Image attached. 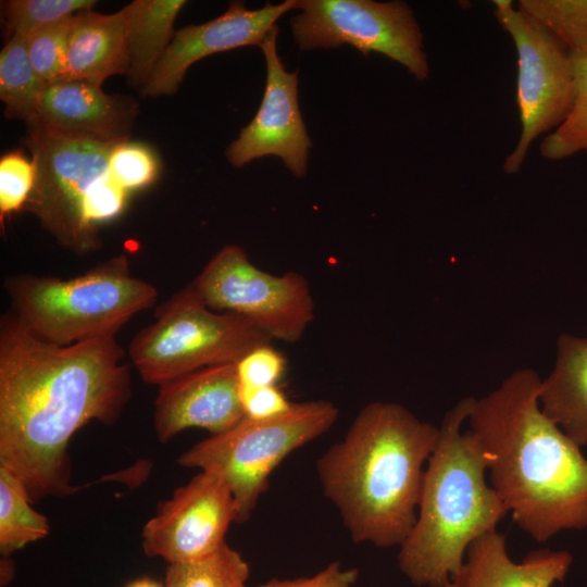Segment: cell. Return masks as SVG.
<instances>
[{
  "label": "cell",
  "mask_w": 587,
  "mask_h": 587,
  "mask_svg": "<svg viewBox=\"0 0 587 587\" xmlns=\"http://www.w3.org/2000/svg\"><path fill=\"white\" fill-rule=\"evenodd\" d=\"M115 337L59 346L7 312L0 321V465L32 503L63 498L72 485L68 445L91 421L113 425L132 397L129 366Z\"/></svg>",
  "instance_id": "obj_1"
},
{
  "label": "cell",
  "mask_w": 587,
  "mask_h": 587,
  "mask_svg": "<svg viewBox=\"0 0 587 587\" xmlns=\"http://www.w3.org/2000/svg\"><path fill=\"white\" fill-rule=\"evenodd\" d=\"M541 378L511 373L474 398L467 423L489 458L491 487L517 526L545 542L587 528V458L542 411Z\"/></svg>",
  "instance_id": "obj_2"
},
{
  "label": "cell",
  "mask_w": 587,
  "mask_h": 587,
  "mask_svg": "<svg viewBox=\"0 0 587 587\" xmlns=\"http://www.w3.org/2000/svg\"><path fill=\"white\" fill-rule=\"evenodd\" d=\"M439 428L405 407L374 401L316 460L324 496L357 544L401 546L417 516Z\"/></svg>",
  "instance_id": "obj_3"
},
{
  "label": "cell",
  "mask_w": 587,
  "mask_h": 587,
  "mask_svg": "<svg viewBox=\"0 0 587 587\" xmlns=\"http://www.w3.org/2000/svg\"><path fill=\"white\" fill-rule=\"evenodd\" d=\"M473 401L463 398L445 414L425 469L416 522L400 546L398 566L420 587H445L469 546L496 530L508 513L486 483L488 454L471 429L462 430Z\"/></svg>",
  "instance_id": "obj_4"
},
{
  "label": "cell",
  "mask_w": 587,
  "mask_h": 587,
  "mask_svg": "<svg viewBox=\"0 0 587 587\" xmlns=\"http://www.w3.org/2000/svg\"><path fill=\"white\" fill-rule=\"evenodd\" d=\"M4 287L17 320L34 335L59 346L115 337L158 297L152 284L132 275L125 255L67 279L12 275Z\"/></svg>",
  "instance_id": "obj_5"
},
{
  "label": "cell",
  "mask_w": 587,
  "mask_h": 587,
  "mask_svg": "<svg viewBox=\"0 0 587 587\" xmlns=\"http://www.w3.org/2000/svg\"><path fill=\"white\" fill-rule=\"evenodd\" d=\"M338 415L333 402L320 399L294 403L272 419L245 416L227 432L195 444L176 462L221 478L233 494L236 523H245L267 489L273 471L291 452L325 434Z\"/></svg>",
  "instance_id": "obj_6"
},
{
  "label": "cell",
  "mask_w": 587,
  "mask_h": 587,
  "mask_svg": "<svg viewBox=\"0 0 587 587\" xmlns=\"http://www.w3.org/2000/svg\"><path fill=\"white\" fill-rule=\"evenodd\" d=\"M153 316L133 337L128 354L141 379L158 386L200 369L236 364L272 341L243 319L211 310L190 284L163 301Z\"/></svg>",
  "instance_id": "obj_7"
},
{
  "label": "cell",
  "mask_w": 587,
  "mask_h": 587,
  "mask_svg": "<svg viewBox=\"0 0 587 587\" xmlns=\"http://www.w3.org/2000/svg\"><path fill=\"white\" fill-rule=\"evenodd\" d=\"M116 143L27 130L25 145L32 153L35 183L25 209L75 253L101 248L99 229L86 222L84 205L93 189L111 177L108 161Z\"/></svg>",
  "instance_id": "obj_8"
},
{
  "label": "cell",
  "mask_w": 587,
  "mask_h": 587,
  "mask_svg": "<svg viewBox=\"0 0 587 587\" xmlns=\"http://www.w3.org/2000/svg\"><path fill=\"white\" fill-rule=\"evenodd\" d=\"M190 285L211 310L235 314L272 340L299 341L314 319V300L303 275L265 272L236 245L220 249Z\"/></svg>",
  "instance_id": "obj_9"
},
{
  "label": "cell",
  "mask_w": 587,
  "mask_h": 587,
  "mask_svg": "<svg viewBox=\"0 0 587 587\" xmlns=\"http://www.w3.org/2000/svg\"><path fill=\"white\" fill-rule=\"evenodd\" d=\"M291 18L295 41L301 50L352 46L365 57L382 53L403 65L419 80L429 66L423 34L403 1L298 0Z\"/></svg>",
  "instance_id": "obj_10"
},
{
  "label": "cell",
  "mask_w": 587,
  "mask_h": 587,
  "mask_svg": "<svg viewBox=\"0 0 587 587\" xmlns=\"http://www.w3.org/2000/svg\"><path fill=\"white\" fill-rule=\"evenodd\" d=\"M495 16L511 36L517 52L516 104L520 139L503 162V172L517 173L533 141L557 128L574 100L570 52L536 20L510 0H495Z\"/></svg>",
  "instance_id": "obj_11"
},
{
  "label": "cell",
  "mask_w": 587,
  "mask_h": 587,
  "mask_svg": "<svg viewBox=\"0 0 587 587\" xmlns=\"http://www.w3.org/2000/svg\"><path fill=\"white\" fill-rule=\"evenodd\" d=\"M236 521V503L228 486L200 471L159 504L142 528V550L168 563L201 559L225 544V535Z\"/></svg>",
  "instance_id": "obj_12"
},
{
  "label": "cell",
  "mask_w": 587,
  "mask_h": 587,
  "mask_svg": "<svg viewBox=\"0 0 587 587\" xmlns=\"http://www.w3.org/2000/svg\"><path fill=\"white\" fill-rule=\"evenodd\" d=\"M278 26L275 25L262 46L266 82L261 105L236 140L226 149L235 167H242L265 155L279 157L298 178L307 173L312 147L298 104V72H287L277 53Z\"/></svg>",
  "instance_id": "obj_13"
},
{
  "label": "cell",
  "mask_w": 587,
  "mask_h": 587,
  "mask_svg": "<svg viewBox=\"0 0 587 587\" xmlns=\"http://www.w3.org/2000/svg\"><path fill=\"white\" fill-rule=\"evenodd\" d=\"M297 8L298 0L266 2L257 10L247 9L242 1H232L216 18L176 30L149 80L139 90L140 96L175 93L188 68L205 57L246 46L261 47L277 20Z\"/></svg>",
  "instance_id": "obj_14"
},
{
  "label": "cell",
  "mask_w": 587,
  "mask_h": 587,
  "mask_svg": "<svg viewBox=\"0 0 587 587\" xmlns=\"http://www.w3.org/2000/svg\"><path fill=\"white\" fill-rule=\"evenodd\" d=\"M137 112L129 97L108 95L85 80H62L46 85L26 125L52 137L120 142L129 139Z\"/></svg>",
  "instance_id": "obj_15"
},
{
  "label": "cell",
  "mask_w": 587,
  "mask_h": 587,
  "mask_svg": "<svg viewBox=\"0 0 587 587\" xmlns=\"http://www.w3.org/2000/svg\"><path fill=\"white\" fill-rule=\"evenodd\" d=\"M243 417L236 364L200 369L163 383L154 400L153 424L162 444L191 427L218 435Z\"/></svg>",
  "instance_id": "obj_16"
},
{
  "label": "cell",
  "mask_w": 587,
  "mask_h": 587,
  "mask_svg": "<svg viewBox=\"0 0 587 587\" xmlns=\"http://www.w3.org/2000/svg\"><path fill=\"white\" fill-rule=\"evenodd\" d=\"M572 560L564 550L538 549L516 563L508 553L505 535L492 530L469 546L445 587H552L563 582Z\"/></svg>",
  "instance_id": "obj_17"
},
{
  "label": "cell",
  "mask_w": 587,
  "mask_h": 587,
  "mask_svg": "<svg viewBox=\"0 0 587 587\" xmlns=\"http://www.w3.org/2000/svg\"><path fill=\"white\" fill-rule=\"evenodd\" d=\"M129 59L123 10L101 14L80 11L72 18L65 55V79L101 86L110 76L126 75Z\"/></svg>",
  "instance_id": "obj_18"
},
{
  "label": "cell",
  "mask_w": 587,
  "mask_h": 587,
  "mask_svg": "<svg viewBox=\"0 0 587 587\" xmlns=\"http://www.w3.org/2000/svg\"><path fill=\"white\" fill-rule=\"evenodd\" d=\"M540 407L566 436L587 446V337L558 338L552 371L541 379Z\"/></svg>",
  "instance_id": "obj_19"
},
{
  "label": "cell",
  "mask_w": 587,
  "mask_h": 587,
  "mask_svg": "<svg viewBox=\"0 0 587 587\" xmlns=\"http://www.w3.org/2000/svg\"><path fill=\"white\" fill-rule=\"evenodd\" d=\"M184 0H135L122 10L126 20L128 82L139 90L147 84L175 32Z\"/></svg>",
  "instance_id": "obj_20"
},
{
  "label": "cell",
  "mask_w": 587,
  "mask_h": 587,
  "mask_svg": "<svg viewBox=\"0 0 587 587\" xmlns=\"http://www.w3.org/2000/svg\"><path fill=\"white\" fill-rule=\"evenodd\" d=\"M20 478L0 465V554L10 557L49 535L48 519L32 507Z\"/></svg>",
  "instance_id": "obj_21"
},
{
  "label": "cell",
  "mask_w": 587,
  "mask_h": 587,
  "mask_svg": "<svg viewBox=\"0 0 587 587\" xmlns=\"http://www.w3.org/2000/svg\"><path fill=\"white\" fill-rule=\"evenodd\" d=\"M45 87L32 65L26 38L13 36L0 53V99L5 116L28 122Z\"/></svg>",
  "instance_id": "obj_22"
},
{
  "label": "cell",
  "mask_w": 587,
  "mask_h": 587,
  "mask_svg": "<svg viewBox=\"0 0 587 587\" xmlns=\"http://www.w3.org/2000/svg\"><path fill=\"white\" fill-rule=\"evenodd\" d=\"M250 566L226 542L201 559L168 563L164 587H247Z\"/></svg>",
  "instance_id": "obj_23"
},
{
  "label": "cell",
  "mask_w": 587,
  "mask_h": 587,
  "mask_svg": "<svg viewBox=\"0 0 587 587\" xmlns=\"http://www.w3.org/2000/svg\"><path fill=\"white\" fill-rule=\"evenodd\" d=\"M574 75V100L565 120L540 143L549 160H562L587 151V53H570Z\"/></svg>",
  "instance_id": "obj_24"
},
{
  "label": "cell",
  "mask_w": 587,
  "mask_h": 587,
  "mask_svg": "<svg viewBox=\"0 0 587 587\" xmlns=\"http://www.w3.org/2000/svg\"><path fill=\"white\" fill-rule=\"evenodd\" d=\"M517 8L549 30L570 53H587V0H521Z\"/></svg>",
  "instance_id": "obj_25"
},
{
  "label": "cell",
  "mask_w": 587,
  "mask_h": 587,
  "mask_svg": "<svg viewBox=\"0 0 587 587\" xmlns=\"http://www.w3.org/2000/svg\"><path fill=\"white\" fill-rule=\"evenodd\" d=\"M93 0H8L1 2V13L9 40L27 37L34 30L58 23L80 11L91 10Z\"/></svg>",
  "instance_id": "obj_26"
},
{
  "label": "cell",
  "mask_w": 587,
  "mask_h": 587,
  "mask_svg": "<svg viewBox=\"0 0 587 587\" xmlns=\"http://www.w3.org/2000/svg\"><path fill=\"white\" fill-rule=\"evenodd\" d=\"M73 16L40 27L26 37L32 65L46 85L65 79V55Z\"/></svg>",
  "instance_id": "obj_27"
},
{
  "label": "cell",
  "mask_w": 587,
  "mask_h": 587,
  "mask_svg": "<svg viewBox=\"0 0 587 587\" xmlns=\"http://www.w3.org/2000/svg\"><path fill=\"white\" fill-rule=\"evenodd\" d=\"M108 168L111 178L128 192L154 182L159 173V160L149 146L128 139L113 147Z\"/></svg>",
  "instance_id": "obj_28"
},
{
  "label": "cell",
  "mask_w": 587,
  "mask_h": 587,
  "mask_svg": "<svg viewBox=\"0 0 587 587\" xmlns=\"http://www.w3.org/2000/svg\"><path fill=\"white\" fill-rule=\"evenodd\" d=\"M35 183V168L21 151L0 160V218L25 208Z\"/></svg>",
  "instance_id": "obj_29"
},
{
  "label": "cell",
  "mask_w": 587,
  "mask_h": 587,
  "mask_svg": "<svg viewBox=\"0 0 587 587\" xmlns=\"http://www.w3.org/2000/svg\"><path fill=\"white\" fill-rule=\"evenodd\" d=\"M286 358L271 344L258 346L248 351L236 363L239 386H278L286 372Z\"/></svg>",
  "instance_id": "obj_30"
},
{
  "label": "cell",
  "mask_w": 587,
  "mask_h": 587,
  "mask_svg": "<svg viewBox=\"0 0 587 587\" xmlns=\"http://www.w3.org/2000/svg\"><path fill=\"white\" fill-rule=\"evenodd\" d=\"M239 398L245 416L253 420L279 416L289 411L294 404L278 386H239Z\"/></svg>",
  "instance_id": "obj_31"
},
{
  "label": "cell",
  "mask_w": 587,
  "mask_h": 587,
  "mask_svg": "<svg viewBox=\"0 0 587 587\" xmlns=\"http://www.w3.org/2000/svg\"><path fill=\"white\" fill-rule=\"evenodd\" d=\"M358 577V569H345L338 561H334L312 576L292 579L273 578L255 587H355Z\"/></svg>",
  "instance_id": "obj_32"
},
{
  "label": "cell",
  "mask_w": 587,
  "mask_h": 587,
  "mask_svg": "<svg viewBox=\"0 0 587 587\" xmlns=\"http://www.w3.org/2000/svg\"><path fill=\"white\" fill-rule=\"evenodd\" d=\"M15 575V565L10 557H1L0 561V585H9Z\"/></svg>",
  "instance_id": "obj_33"
},
{
  "label": "cell",
  "mask_w": 587,
  "mask_h": 587,
  "mask_svg": "<svg viewBox=\"0 0 587 587\" xmlns=\"http://www.w3.org/2000/svg\"><path fill=\"white\" fill-rule=\"evenodd\" d=\"M126 587H164L150 578H140L129 583Z\"/></svg>",
  "instance_id": "obj_34"
}]
</instances>
